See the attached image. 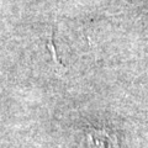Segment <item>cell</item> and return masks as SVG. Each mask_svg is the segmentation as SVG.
<instances>
[{
    "label": "cell",
    "instance_id": "1",
    "mask_svg": "<svg viewBox=\"0 0 148 148\" xmlns=\"http://www.w3.org/2000/svg\"><path fill=\"white\" fill-rule=\"evenodd\" d=\"M48 48H49V51H51V53H52V57H53V59H54V62L57 63V66L59 67V68H62L63 67V64L58 61V58H57V54H56V52H54V42H53V35L51 34V37H49V42H48Z\"/></svg>",
    "mask_w": 148,
    "mask_h": 148
}]
</instances>
